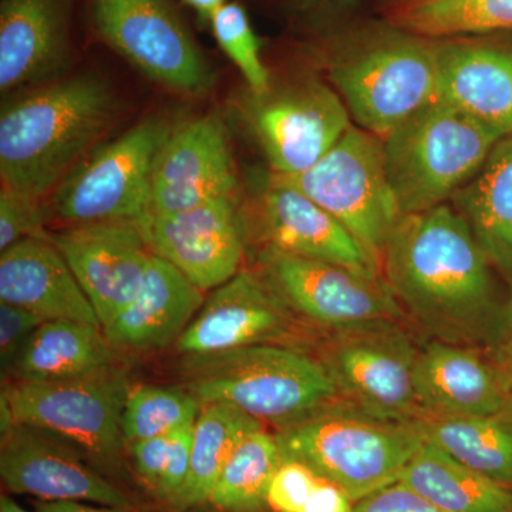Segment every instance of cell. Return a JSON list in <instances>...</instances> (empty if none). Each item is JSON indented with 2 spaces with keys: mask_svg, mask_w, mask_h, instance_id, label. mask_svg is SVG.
I'll return each instance as SVG.
<instances>
[{
  "mask_svg": "<svg viewBox=\"0 0 512 512\" xmlns=\"http://www.w3.org/2000/svg\"><path fill=\"white\" fill-rule=\"evenodd\" d=\"M382 275L407 319L440 342L495 355L512 323L494 268L448 202L404 215L384 248Z\"/></svg>",
  "mask_w": 512,
  "mask_h": 512,
  "instance_id": "obj_1",
  "label": "cell"
},
{
  "mask_svg": "<svg viewBox=\"0 0 512 512\" xmlns=\"http://www.w3.org/2000/svg\"><path fill=\"white\" fill-rule=\"evenodd\" d=\"M116 103L96 76L43 84L0 117L2 187L43 201L113 120Z\"/></svg>",
  "mask_w": 512,
  "mask_h": 512,
  "instance_id": "obj_2",
  "label": "cell"
},
{
  "mask_svg": "<svg viewBox=\"0 0 512 512\" xmlns=\"http://www.w3.org/2000/svg\"><path fill=\"white\" fill-rule=\"evenodd\" d=\"M328 76L356 126L383 138L437 100V42L384 22L356 30L336 40Z\"/></svg>",
  "mask_w": 512,
  "mask_h": 512,
  "instance_id": "obj_3",
  "label": "cell"
},
{
  "mask_svg": "<svg viewBox=\"0 0 512 512\" xmlns=\"http://www.w3.org/2000/svg\"><path fill=\"white\" fill-rule=\"evenodd\" d=\"M180 375L201 406L232 404L275 430L342 400L315 352L286 346L185 356Z\"/></svg>",
  "mask_w": 512,
  "mask_h": 512,
  "instance_id": "obj_4",
  "label": "cell"
},
{
  "mask_svg": "<svg viewBox=\"0 0 512 512\" xmlns=\"http://www.w3.org/2000/svg\"><path fill=\"white\" fill-rule=\"evenodd\" d=\"M275 437L282 457L338 485L353 503L397 483L424 443L419 423L382 419L343 399Z\"/></svg>",
  "mask_w": 512,
  "mask_h": 512,
  "instance_id": "obj_5",
  "label": "cell"
},
{
  "mask_svg": "<svg viewBox=\"0 0 512 512\" xmlns=\"http://www.w3.org/2000/svg\"><path fill=\"white\" fill-rule=\"evenodd\" d=\"M384 164L403 215L448 204L501 140L436 100L382 138Z\"/></svg>",
  "mask_w": 512,
  "mask_h": 512,
  "instance_id": "obj_6",
  "label": "cell"
},
{
  "mask_svg": "<svg viewBox=\"0 0 512 512\" xmlns=\"http://www.w3.org/2000/svg\"><path fill=\"white\" fill-rule=\"evenodd\" d=\"M131 384L119 365L53 383L3 384L0 429L13 423L55 434L82 451L103 476L121 473L124 403Z\"/></svg>",
  "mask_w": 512,
  "mask_h": 512,
  "instance_id": "obj_7",
  "label": "cell"
},
{
  "mask_svg": "<svg viewBox=\"0 0 512 512\" xmlns=\"http://www.w3.org/2000/svg\"><path fill=\"white\" fill-rule=\"evenodd\" d=\"M278 177L328 211L382 261L404 217L387 177L382 138L353 124L311 168Z\"/></svg>",
  "mask_w": 512,
  "mask_h": 512,
  "instance_id": "obj_8",
  "label": "cell"
},
{
  "mask_svg": "<svg viewBox=\"0 0 512 512\" xmlns=\"http://www.w3.org/2000/svg\"><path fill=\"white\" fill-rule=\"evenodd\" d=\"M171 133L150 119L80 161L50 197L49 218L76 225L138 222L150 212L151 173Z\"/></svg>",
  "mask_w": 512,
  "mask_h": 512,
  "instance_id": "obj_9",
  "label": "cell"
},
{
  "mask_svg": "<svg viewBox=\"0 0 512 512\" xmlns=\"http://www.w3.org/2000/svg\"><path fill=\"white\" fill-rule=\"evenodd\" d=\"M252 269L302 322L322 335L382 320H407L383 276L276 249H255Z\"/></svg>",
  "mask_w": 512,
  "mask_h": 512,
  "instance_id": "obj_10",
  "label": "cell"
},
{
  "mask_svg": "<svg viewBox=\"0 0 512 512\" xmlns=\"http://www.w3.org/2000/svg\"><path fill=\"white\" fill-rule=\"evenodd\" d=\"M419 350L404 322L382 320L323 335L315 355L346 402L382 419L419 423Z\"/></svg>",
  "mask_w": 512,
  "mask_h": 512,
  "instance_id": "obj_11",
  "label": "cell"
},
{
  "mask_svg": "<svg viewBox=\"0 0 512 512\" xmlns=\"http://www.w3.org/2000/svg\"><path fill=\"white\" fill-rule=\"evenodd\" d=\"M242 116L272 173L278 175L308 170L353 126L336 90L316 79L249 92Z\"/></svg>",
  "mask_w": 512,
  "mask_h": 512,
  "instance_id": "obj_12",
  "label": "cell"
},
{
  "mask_svg": "<svg viewBox=\"0 0 512 512\" xmlns=\"http://www.w3.org/2000/svg\"><path fill=\"white\" fill-rule=\"evenodd\" d=\"M322 333L302 322L252 268L212 291L178 340L184 356L251 346H286L315 352Z\"/></svg>",
  "mask_w": 512,
  "mask_h": 512,
  "instance_id": "obj_13",
  "label": "cell"
},
{
  "mask_svg": "<svg viewBox=\"0 0 512 512\" xmlns=\"http://www.w3.org/2000/svg\"><path fill=\"white\" fill-rule=\"evenodd\" d=\"M93 22L101 39L150 79L187 94L211 89L210 67L164 0H93Z\"/></svg>",
  "mask_w": 512,
  "mask_h": 512,
  "instance_id": "obj_14",
  "label": "cell"
},
{
  "mask_svg": "<svg viewBox=\"0 0 512 512\" xmlns=\"http://www.w3.org/2000/svg\"><path fill=\"white\" fill-rule=\"evenodd\" d=\"M245 241L255 249H276L383 276L382 265L335 217L298 188L271 174L241 210Z\"/></svg>",
  "mask_w": 512,
  "mask_h": 512,
  "instance_id": "obj_15",
  "label": "cell"
},
{
  "mask_svg": "<svg viewBox=\"0 0 512 512\" xmlns=\"http://www.w3.org/2000/svg\"><path fill=\"white\" fill-rule=\"evenodd\" d=\"M138 227L148 249L204 293L227 284L245 268L248 248L235 195L173 214L147 215Z\"/></svg>",
  "mask_w": 512,
  "mask_h": 512,
  "instance_id": "obj_16",
  "label": "cell"
},
{
  "mask_svg": "<svg viewBox=\"0 0 512 512\" xmlns=\"http://www.w3.org/2000/svg\"><path fill=\"white\" fill-rule=\"evenodd\" d=\"M0 477L10 493L33 495L40 501L136 507L126 493L89 463L79 448L25 424L15 423L2 431Z\"/></svg>",
  "mask_w": 512,
  "mask_h": 512,
  "instance_id": "obj_17",
  "label": "cell"
},
{
  "mask_svg": "<svg viewBox=\"0 0 512 512\" xmlns=\"http://www.w3.org/2000/svg\"><path fill=\"white\" fill-rule=\"evenodd\" d=\"M47 237L92 302L101 329L136 298L153 256L138 222L76 225Z\"/></svg>",
  "mask_w": 512,
  "mask_h": 512,
  "instance_id": "obj_18",
  "label": "cell"
},
{
  "mask_svg": "<svg viewBox=\"0 0 512 512\" xmlns=\"http://www.w3.org/2000/svg\"><path fill=\"white\" fill-rule=\"evenodd\" d=\"M235 191L227 130L220 117L208 114L171 130L165 138L151 173L148 215L188 210Z\"/></svg>",
  "mask_w": 512,
  "mask_h": 512,
  "instance_id": "obj_19",
  "label": "cell"
},
{
  "mask_svg": "<svg viewBox=\"0 0 512 512\" xmlns=\"http://www.w3.org/2000/svg\"><path fill=\"white\" fill-rule=\"evenodd\" d=\"M414 390L421 420L481 416L498 412L512 402L493 355L433 339L420 346Z\"/></svg>",
  "mask_w": 512,
  "mask_h": 512,
  "instance_id": "obj_20",
  "label": "cell"
},
{
  "mask_svg": "<svg viewBox=\"0 0 512 512\" xmlns=\"http://www.w3.org/2000/svg\"><path fill=\"white\" fill-rule=\"evenodd\" d=\"M437 100L498 138L512 134V43L481 37L436 40Z\"/></svg>",
  "mask_w": 512,
  "mask_h": 512,
  "instance_id": "obj_21",
  "label": "cell"
},
{
  "mask_svg": "<svg viewBox=\"0 0 512 512\" xmlns=\"http://www.w3.org/2000/svg\"><path fill=\"white\" fill-rule=\"evenodd\" d=\"M74 0H2L0 90L55 82L72 62Z\"/></svg>",
  "mask_w": 512,
  "mask_h": 512,
  "instance_id": "obj_22",
  "label": "cell"
},
{
  "mask_svg": "<svg viewBox=\"0 0 512 512\" xmlns=\"http://www.w3.org/2000/svg\"><path fill=\"white\" fill-rule=\"evenodd\" d=\"M205 301L201 289L153 254L136 298L103 332L119 355L158 352L177 345Z\"/></svg>",
  "mask_w": 512,
  "mask_h": 512,
  "instance_id": "obj_23",
  "label": "cell"
},
{
  "mask_svg": "<svg viewBox=\"0 0 512 512\" xmlns=\"http://www.w3.org/2000/svg\"><path fill=\"white\" fill-rule=\"evenodd\" d=\"M0 302L28 309L45 320H73L101 328L92 302L47 232L2 251Z\"/></svg>",
  "mask_w": 512,
  "mask_h": 512,
  "instance_id": "obj_24",
  "label": "cell"
},
{
  "mask_svg": "<svg viewBox=\"0 0 512 512\" xmlns=\"http://www.w3.org/2000/svg\"><path fill=\"white\" fill-rule=\"evenodd\" d=\"M119 365L103 329L73 320H46L16 357L6 383L80 379Z\"/></svg>",
  "mask_w": 512,
  "mask_h": 512,
  "instance_id": "obj_25",
  "label": "cell"
},
{
  "mask_svg": "<svg viewBox=\"0 0 512 512\" xmlns=\"http://www.w3.org/2000/svg\"><path fill=\"white\" fill-rule=\"evenodd\" d=\"M450 204L467 221L512 298V134L495 144L476 177Z\"/></svg>",
  "mask_w": 512,
  "mask_h": 512,
  "instance_id": "obj_26",
  "label": "cell"
},
{
  "mask_svg": "<svg viewBox=\"0 0 512 512\" xmlns=\"http://www.w3.org/2000/svg\"><path fill=\"white\" fill-rule=\"evenodd\" d=\"M397 483L444 512H512V488L495 483L426 440Z\"/></svg>",
  "mask_w": 512,
  "mask_h": 512,
  "instance_id": "obj_27",
  "label": "cell"
},
{
  "mask_svg": "<svg viewBox=\"0 0 512 512\" xmlns=\"http://www.w3.org/2000/svg\"><path fill=\"white\" fill-rule=\"evenodd\" d=\"M424 440L512 488V402L490 414L419 421Z\"/></svg>",
  "mask_w": 512,
  "mask_h": 512,
  "instance_id": "obj_28",
  "label": "cell"
},
{
  "mask_svg": "<svg viewBox=\"0 0 512 512\" xmlns=\"http://www.w3.org/2000/svg\"><path fill=\"white\" fill-rule=\"evenodd\" d=\"M383 22L431 40L512 32V0H382Z\"/></svg>",
  "mask_w": 512,
  "mask_h": 512,
  "instance_id": "obj_29",
  "label": "cell"
},
{
  "mask_svg": "<svg viewBox=\"0 0 512 512\" xmlns=\"http://www.w3.org/2000/svg\"><path fill=\"white\" fill-rule=\"evenodd\" d=\"M265 429V424L228 403L202 406L194 424L190 473L180 495L170 505L173 512H190L210 501L222 468L245 437Z\"/></svg>",
  "mask_w": 512,
  "mask_h": 512,
  "instance_id": "obj_30",
  "label": "cell"
},
{
  "mask_svg": "<svg viewBox=\"0 0 512 512\" xmlns=\"http://www.w3.org/2000/svg\"><path fill=\"white\" fill-rule=\"evenodd\" d=\"M282 460L275 433L262 429L249 434L222 468L208 504L220 512H272L269 484Z\"/></svg>",
  "mask_w": 512,
  "mask_h": 512,
  "instance_id": "obj_31",
  "label": "cell"
},
{
  "mask_svg": "<svg viewBox=\"0 0 512 512\" xmlns=\"http://www.w3.org/2000/svg\"><path fill=\"white\" fill-rule=\"evenodd\" d=\"M201 409V403L181 386H131L121 417L126 446L192 426Z\"/></svg>",
  "mask_w": 512,
  "mask_h": 512,
  "instance_id": "obj_32",
  "label": "cell"
},
{
  "mask_svg": "<svg viewBox=\"0 0 512 512\" xmlns=\"http://www.w3.org/2000/svg\"><path fill=\"white\" fill-rule=\"evenodd\" d=\"M194 424L184 429L128 444L134 471L158 501L168 505L183 490L190 473Z\"/></svg>",
  "mask_w": 512,
  "mask_h": 512,
  "instance_id": "obj_33",
  "label": "cell"
},
{
  "mask_svg": "<svg viewBox=\"0 0 512 512\" xmlns=\"http://www.w3.org/2000/svg\"><path fill=\"white\" fill-rule=\"evenodd\" d=\"M210 25L218 45L247 82L249 92H266L271 87V79L262 62L261 43L249 22L247 10L239 3L227 2L212 16Z\"/></svg>",
  "mask_w": 512,
  "mask_h": 512,
  "instance_id": "obj_34",
  "label": "cell"
},
{
  "mask_svg": "<svg viewBox=\"0 0 512 512\" xmlns=\"http://www.w3.org/2000/svg\"><path fill=\"white\" fill-rule=\"evenodd\" d=\"M49 211L42 201L3 188L0 192V252L28 237L46 234Z\"/></svg>",
  "mask_w": 512,
  "mask_h": 512,
  "instance_id": "obj_35",
  "label": "cell"
},
{
  "mask_svg": "<svg viewBox=\"0 0 512 512\" xmlns=\"http://www.w3.org/2000/svg\"><path fill=\"white\" fill-rule=\"evenodd\" d=\"M318 480L308 467L284 458L269 484L268 504L272 512H301Z\"/></svg>",
  "mask_w": 512,
  "mask_h": 512,
  "instance_id": "obj_36",
  "label": "cell"
},
{
  "mask_svg": "<svg viewBox=\"0 0 512 512\" xmlns=\"http://www.w3.org/2000/svg\"><path fill=\"white\" fill-rule=\"evenodd\" d=\"M46 320L20 306L0 302V365L3 380L30 336Z\"/></svg>",
  "mask_w": 512,
  "mask_h": 512,
  "instance_id": "obj_37",
  "label": "cell"
},
{
  "mask_svg": "<svg viewBox=\"0 0 512 512\" xmlns=\"http://www.w3.org/2000/svg\"><path fill=\"white\" fill-rule=\"evenodd\" d=\"M353 512H444L406 485L394 483L357 501Z\"/></svg>",
  "mask_w": 512,
  "mask_h": 512,
  "instance_id": "obj_38",
  "label": "cell"
},
{
  "mask_svg": "<svg viewBox=\"0 0 512 512\" xmlns=\"http://www.w3.org/2000/svg\"><path fill=\"white\" fill-rule=\"evenodd\" d=\"M352 498L338 485L319 478L301 512H353Z\"/></svg>",
  "mask_w": 512,
  "mask_h": 512,
  "instance_id": "obj_39",
  "label": "cell"
},
{
  "mask_svg": "<svg viewBox=\"0 0 512 512\" xmlns=\"http://www.w3.org/2000/svg\"><path fill=\"white\" fill-rule=\"evenodd\" d=\"M39 512H147L134 508L107 507V505H92L82 501H39L36 504Z\"/></svg>",
  "mask_w": 512,
  "mask_h": 512,
  "instance_id": "obj_40",
  "label": "cell"
},
{
  "mask_svg": "<svg viewBox=\"0 0 512 512\" xmlns=\"http://www.w3.org/2000/svg\"><path fill=\"white\" fill-rule=\"evenodd\" d=\"M494 359L497 360L498 366H500L501 372H503L505 382L508 384V389H510L512 394V323L507 336H505L503 345L495 353Z\"/></svg>",
  "mask_w": 512,
  "mask_h": 512,
  "instance_id": "obj_41",
  "label": "cell"
},
{
  "mask_svg": "<svg viewBox=\"0 0 512 512\" xmlns=\"http://www.w3.org/2000/svg\"><path fill=\"white\" fill-rule=\"evenodd\" d=\"M185 5L195 10L201 22H208L218 9L222 8L228 0H183Z\"/></svg>",
  "mask_w": 512,
  "mask_h": 512,
  "instance_id": "obj_42",
  "label": "cell"
},
{
  "mask_svg": "<svg viewBox=\"0 0 512 512\" xmlns=\"http://www.w3.org/2000/svg\"><path fill=\"white\" fill-rule=\"evenodd\" d=\"M0 512H33L26 510L22 505L16 503L13 498H10L9 495L3 494L0 497ZM39 512V511H36Z\"/></svg>",
  "mask_w": 512,
  "mask_h": 512,
  "instance_id": "obj_43",
  "label": "cell"
}]
</instances>
